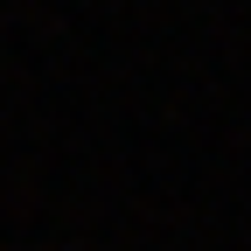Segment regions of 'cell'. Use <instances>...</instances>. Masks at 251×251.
<instances>
[{
  "label": "cell",
  "mask_w": 251,
  "mask_h": 251,
  "mask_svg": "<svg viewBox=\"0 0 251 251\" xmlns=\"http://www.w3.org/2000/svg\"><path fill=\"white\" fill-rule=\"evenodd\" d=\"M0 251H7V244H0Z\"/></svg>",
  "instance_id": "6da1fadb"
}]
</instances>
